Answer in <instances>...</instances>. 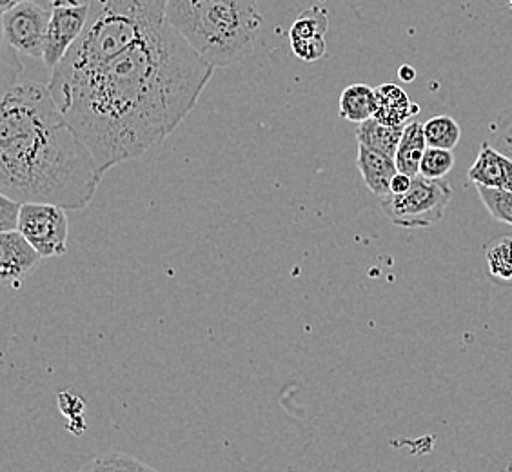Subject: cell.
Listing matches in <instances>:
<instances>
[{"label":"cell","mask_w":512,"mask_h":472,"mask_svg":"<svg viewBox=\"0 0 512 472\" xmlns=\"http://www.w3.org/2000/svg\"><path fill=\"white\" fill-rule=\"evenodd\" d=\"M213 71L168 22L108 64L48 88L104 177L160 146L197 106Z\"/></svg>","instance_id":"cell-1"},{"label":"cell","mask_w":512,"mask_h":472,"mask_svg":"<svg viewBox=\"0 0 512 472\" xmlns=\"http://www.w3.org/2000/svg\"><path fill=\"white\" fill-rule=\"evenodd\" d=\"M97 162L69 126L50 88L15 82L0 111V193L69 211L91 204L100 182Z\"/></svg>","instance_id":"cell-2"},{"label":"cell","mask_w":512,"mask_h":472,"mask_svg":"<svg viewBox=\"0 0 512 472\" xmlns=\"http://www.w3.org/2000/svg\"><path fill=\"white\" fill-rule=\"evenodd\" d=\"M168 24V0H95L88 26L51 71L62 84L108 64Z\"/></svg>","instance_id":"cell-3"},{"label":"cell","mask_w":512,"mask_h":472,"mask_svg":"<svg viewBox=\"0 0 512 472\" xmlns=\"http://www.w3.org/2000/svg\"><path fill=\"white\" fill-rule=\"evenodd\" d=\"M168 22L217 69L253 55L264 17L258 0H168Z\"/></svg>","instance_id":"cell-4"},{"label":"cell","mask_w":512,"mask_h":472,"mask_svg":"<svg viewBox=\"0 0 512 472\" xmlns=\"http://www.w3.org/2000/svg\"><path fill=\"white\" fill-rule=\"evenodd\" d=\"M453 200L451 184L445 180L416 175L411 187L402 195H387L378 198L380 209L394 226L404 229L431 227L442 222L445 211Z\"/></svg>","instance_id":"cell-5"},{"label":"cell","mask_w":512,"mask_h":472,"mask_svg":"<svg viewBox=\"0 0 512 472\" xmlns=\"http://www.w3.org/2000/svg\"><path fill=\"white\" fill-rule=\"evenodd\" d=\"M66 211L68 209L53 204H22L17 231L28 238L44 260L62 256L68 251L69 218Z\"/></svg>","instance_id":"cell-6"},{"label":"cell","mask_w":512,"mask_h":472,"mask_svg":"<svg viewBox=\"0 0 512 472\" xmlns=\"http://www.w3.org/2000/svg\"><path fill=\"white\" fill-rule=\"evenodd\" d=\"M51 10L24 2L2 13V37L13 50L33 59H44Z\"/></svg>","instance_id":"cell-7"},{"label":"cell","mask_w":512,"mask_h":472,"mask_svg":"<svg viewBox=\"0 0 512 472\" xmlns=\"http://www.w3.org/2000/svg\"><path fill=\"white\" fill-rule=\"evenodd\" d=\"M91 8V2L51 0L50 26L42 59L51 71L59 66L86 30Z\"/></svg>","instance_id":"cell-8"},{"label":"cell","mask_w":512,"mask_h":472,"mask_svg":"<svg viewBox=\"0 0 512 472\" xmlns=\"http://www.w3.org/2000/svg\"><path fill=\"white\" fill-rule=\"evenodd\" d=\"M329 30V11L322 4H315L302 11L289 28L291 51L296 59L316 62L327 53L325 33Z\"/></svg>","instance_id":"cell-9"},{"label":"cell","mask_w":512,"mask_h":472,"mask_svg":"<svg viewBox=\"0 0 512 472\" xmlns=\"http://www.w3.org/2000/svg\"><path fill=\"white\" fill-rule=\"evenodd\" d=\"M42 262L44 258L20 231L0 233V280L4 286L19 289Z\"/></svg>","instance_id":"cell-10"},{"label":"cell","mask_w":512,"mask_h":472,"mask_svg":"<svg viewBox=\"0 0 512 472\" xmlns=\"http://www.w3.org/2000/svg\"><path fill=\"white\" fill-rule=\"evenodd\" d=\"M467 177L476 187L512 191V158L483 142L478 157L467 171Z\"/></svg>","instance_id":"cell-11"},{"label":"cell","mask_w":512,"mask_h":472,"mask_svg":"<svg viewBox=\"0 0 512 472\" xmlns=\"http://www.w3.org/2000/svg\"><path fill=\"white\" fill-rule=\"evenodd\" d=\"M356 166L360 169L365 186L375 197H387L391 193V182H393L394 175L398 173L394 158L358 144Z\"/></svg>","instance_id":"cell-12"},{"label":"cell","mask_w":512,"mask_h":472,"mask_svg":"<svg viewBox=\"0 0 512 472\" xmlns=\"http://www.w3.org/2000/svg\"><path fill=\"white\" fill-rule=\"evenodd\" d=\"M420 113L404 88L396 84H382L376 88V113L378 122L385 126H407L409 120Z\"/></svg>","instance_id":"cell-13"},{"label":"cell","mask_w":512,"mask_h":472,"mask_svg":"<svg viewBox=\"0 0 512 472\" xmlns=\"http://www.w3.org/2000/svg\"><path fill=\"white\" fill-rule=\"evenodd\" d=\"M427 140H425L424 124L413 120L409 122L404 129V135L400 140V146L396 149V168L400 173H405L409 177L420 175V164L425 155Z\"/></svg>","instance_id":"cell-14"},{"label":"cell","mask_w":512,"mask_h":472,"mask_svg":"<svg viewBox=\"0 0 512 472\" xmlns=\"http://www.w3.org/2000/svg\"><path fill=\"white\" fill-rule=\"evenodd\" d=\"M405 126H385L376 118H369L356 128L358 144L384 153L387 157H396V149L404 135Z\"/></svg>","instance_id":"cell-15"},{"label":"cell","mask_w":512,"mask_h":472,"mask_svg":"<svg viewBox=\"0 0 512 472\" xmlns=\"http://www.w3.org/2000/svg\"><path fill=\"white\" fill-rule=\"evenodd\" d=\"M376 89L367 84H351L340 95V115L349 120L362 124L365 120L375 117Z\"/></svg>","instance_id":"cell-16"},{"label":"cell","mask_w":512,"mask_h":472,"mask_svg":"<svg viewBox=\"0 0 512 472\" xmlns=\"http://www.w3.org/2000/svg\"><path fill=\"white\" fill-rule=\"evenodd\" d=\"M485 264L494 282H512V236L496 238L485 246Z\"/></svg>","instance_id":"cell-17"},{"label":"cell","mask_w":512,"mask_h":472,"mask_svg":"<svg viewBox=\"0 0 512 472\" xmlns=\"http://www.w3.org/2000/svg\"><path fill=\"white\" fill-rule=\"evenodd\" d=\"M424 133L429 148L451 149V151L458 146L462 138L460 124L449 115L429 118L424 124Z\"/></svg>","instance_id":"cell-18"},{"label":"cell","mask_w":512,"mask_h":472,"mask_svg":"<svg viewBox=\"0 0 512 472\" xmlns=\"http://www.w3.org/2000/svg\"><path fill=\"white\" fill-rule=\"evenodd\" d=\"M80 472H158L135 456L126 453H108L99 456Z\"/></svg>","instance_id":"cell-19"},{"label":"cell","mask_w":512,"mask_h":472,"mask_svg":"<svg viewBox=\"0 0 512 472\" xmlns=\"http://www.w3.org/2000/svg\"><path fill=\"white\" fill-rule=\"evenodd\" d=\"M454 164L456 157L451 149L427 148L420 164V175L431 180H444L445 175L451 173Z\"/></svg>","instance_id":"cell-20"},{"label":"cell","mask_w":512,"mask_h":472,"mask_svg":"<svg viewBox=\"0 0 512 472\" xmlns=\"http://www.w3.org/2000/svg\"><path fill=\"white\" fill-rule=\"evenodd\" d=\"M478 195L487 207V211L507 226H512V191H500V189H489V187H476Z\"/></svg>","instance_id":"cell-21"},{"label":"cell","mask_w":512,"mask_h":472,"mask_svg":"<svg viewBox=\"0 0 512 472\" xmlns=\"http://www.w3.org/2000/svg\"><path fill=\"white\" fill-rule=\"evenodd\" d=\"M491 146L509 155L512 149V104L509 108L503 109L496 117L493 124L489 126V140Z\"/></svg>","instance_id":"cell-22"},{"label":"cell","mask_w":512,"mask_h":472,"mask_svg":"<svg viewBox=\"0 0 512 472\" xmlns=\"http://www.w3.org/2000/svg\"><path fill=\"white\" fill-rule=\"evenodd\" d=\"M22 202L0 193V233H10L19 229Z\"/></svg>","instance_id":"cell-23"},{"label":"cell","mask_w":512,"mask_h":472,"mask_svg":"<svg viewBox=\"0 0 512 472\" xmlns=\"http://www.w3.org/2000/svg\"><path fill=\"white\" fill-rule=\"evenodd\" d=\"M57 402H59L60 413L64 414L68 420L82 418V414L86 411L84 400L75 391H62L57 396Z\"/></svg>","instance_id":"cell-24"},{"label":"cell","mask_w":512,"mask_h":472,"mask_svg":"<svg viewBox=\"0 0 512 472\" xmlns=\"http://www.w3.org/2000/svg\"><path fill=\"white\" fill-rule=\"evenodd\" d=\"M413 178L409 177V175H405V173H396L393 178V182H391V193L393 195H402V193H405L409 187H411V184H413ZM389 193V195H391Z\"/></svg>","instance_id":"cell-25"},{"label":"cell","mask_w":512,"mask_h":472,"mask_svg":"<svg viewBox=\"0 0 512 472\" xmlns=\"http://www.w3.org/2000/svg\"><path fill=\"white\" fill-rule=\"evenodd\" d=\"M398 77L404 80V82H413L416 79V69L413 66H407L404 64L402 68L398 69Z\"/></svg>","instance_id":"cell-26"},{"label":"cell","mask_w":512,"mask_h":472,"mask_svg":"<svg viewBox=\"0 0 512 472\" xmlns=\"http://www.w3.org/2000/svg\"><path fill=\"white\" fill-rule=\"evenodd\" d=\"M24 2H31V0H0V10L4 13V11L11 10V8H15V6H20V4H24Z\"/></svg>","instance_id":"cell-27"},{"label":"cell","mask_w":512,"mask_h":472,"mask_svg":"<svg viewBox=\"0 0 512 472\" xmlns=\"http://www.w3.org/2000/svg\"><path fill=\"white\" fill-rule=\"evenodd\" d=\"M509 8L512 10V0H509Z\"/></svg>","instance_id":"cell-28"}]
</instances>
